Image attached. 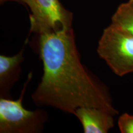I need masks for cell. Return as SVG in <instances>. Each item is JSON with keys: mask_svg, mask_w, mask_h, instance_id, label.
I'll list each match as a JSON object with an SVG mask.
<instances>
[{"mask_svg": "<svg viewBox=\"0 0 133 133\" xmlns=\"http://www.w3.org/2000/svg\"><path fill=\"white\" fill-rule=\"evenodd\" d=\"M39 42L43 75L33 102L72 114L83 107L118 114L105 86L81 64L72 29L41 33Z\"/></svg>", "mask_w": 133, "mask_h": 133, "instance_id": "1", "label": "cell"}, {"mask_svg": "<svg viewBox=\"0 0 133 133\" xmlns=\"http://www.w3.org/2000/svg\"><path fill=\"white\" fill-rule=\"evenodd\" d=\"M97 53L118 76L133 73V35L111 24L99 41Z\"/></svg>", "mask_w": 133, "mask_h": 133, "instance_id": "2", "label": "cell"}, {"mask_svg": "<svg viewBox=\"0 0 133 133\" xmlns=\"http://www.w3.org/2000/svg\"><path fill=\"white\" fill-rule=\"evenodd\" d=\"M31 78L32 73H30L17 100L3 97L0 99L1 133H36L42 131L48 119L47 113L42 110H29L22 104L25 89Z\"/></svg>", "mask_w": 133, "mask_h": 133, "instance_id": "3", "label": "cell"}, {"mask_svg": "<svg viewBox=\"0 0 133 133\" xmlns=\"http://www.w3.org/2000/svg\"><path fill=\"white\" fill-rule=\"evenodd\" d=\"M34 9L30 16V32L41 34L71 29L72 13L59 0H33Z\"/></svg>", "mask_w": 133, "mask_h": 133, "instance_id": "4", "label": "cell"}, {"mask_svg": "<svg viewBox=\"0 0 133 133\" xmlns=\"http://www.w3.org/2000/svg\"><path fill=\"white\" fill-rule=\"evenodd\" d=\"M80 121L84 133H107L114 126L112 114L95 107H79L74 114Z\"/></svg>", "mask_w": 133, "mask_h": 133, "instance_id": "5", "label": "cell"}, {"mask_svg": "<svg viewBox=\"0 0 133 133\" xmlns=\"http://www.w3.org/2000/svg\"><path fill=\"white\" fill-rule=\"evenodd\" d=\"M26 38L23 48L17 54L13 56H0V88L1 96L7 97L8 92L18 79L21 73V64L24 60V51L28 42Z\"/></svg>", "mask_w": 133, "mask_h": 133, "instance_id": "6", "label": "cell"}, {"mask_svg": "<svg viewBox=\"0 0 133 133\" xmlns=\"http://www.w3.org/2000/svg\"><path fill=\"white\" fill-rule=\"evenodd\" d=\"M111 24L133 35V0L119 5L113 15Z\"/></svg>", "mask_w": 133, "mask_h": 133, "instance_id": "7", "label": "cell"}, {"mask_svg": "<svg viewBox=\"0 0 133 133\" xmlns=\"http://www.w3.org/2000/svg\"><path fill=\"white\" fill-rule=\"evenodd\" d=\"M118 125L121 133H133V115L123 114L119 116Z\"/></svg>", "mask_w": 133, "mask_h": 133, "instance_id": "8", "label": "cell"}, {"mask_svg": "<svg viewBox=\"0 0 133 133\" xmlns=\"http://www.w3.org/2000/svg\"><path fill=\"white\" fill-rule=\"evenodd\" d=\"M5 1H8V0H1V2H4ZM12 1H19V2L22 3L24 4H26V6H29V8L30 9L31 12L34 9V3H33V0H12Z\"/></svg>", "mask_w": 133, "mask_h": 133, "instance_id": "9", "label": "cell"}]
</instances>
